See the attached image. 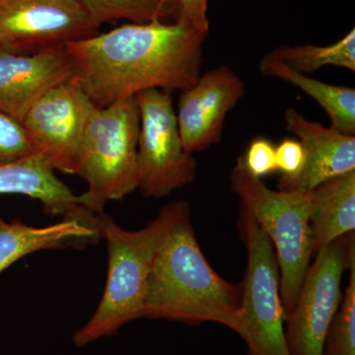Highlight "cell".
Wrapping results in <instances>:
<instances>
[{
  "mask_svg": "<svg viewBox=\"0 0 355 355\" xmlns=\"http://www.w3.org/2000/svg\"><path fill=\"white\" fill-rule=\"evenodd\" d=\"M35 153L20 121L0 113V164L12 162Z\"/></svg>",
  "mask_w": 355,
  "mask_h": 355,
  "instance_id": "obj_21",
  "label": "cell"
},
{
  "mask_svg": "<svg viewBox=\"0 0 355 355\" xmlns=\"http://www.w3.org/2000/svg\"><path fill=\"white\" fill-rule=\"evenodd\" d=\"M244 94V81L228 65L200 74L182 91L176 116L184 149L193 154L218 144L226 116Z\"/></svg>",
  "mask_w": 355,
  "mask_h": 355,
  "instance_id": "obj_11",
  "label": "cell"
},
{
  "mask_svg": "<svg viewBox=\"0 0 355 355\" xmlns=\"http://www.w3.org/2000/svg\"><path fill=\"white\" fill-rule=\"evenodd\" d=\"M243 161L250 174L260 179L277 171L275 147L270 140L263 137H258L250 144Z\"/></svg>",
  "mask_w": 355,
  "mask_h": 355,
  "instance_id": "obj_22",
  "label": "cell"
},
{
  "mask_svg": "<svg viewBox=\"0 0 355 355\" xmlns=\"http://www.w3.org/2000/svg\"><path fill=\"white\" fill-rule=\"evenodd\" d=\"M286 125L304 149V164L297 174L279 178V190L308 193L318 186L355 171V135L307 120L297 110H286Z\"/></svg>",
  "mask_w": 355,
  "mask_h": 355,
  "instance_id": "obj_13",
  "label": "cell"
},
{
  "mask_svg": "<svg viewBox=\"0 0 355 355\" xmlns=\"http://www.w3.org/2000/svg\"><path fill=\"white\" fill-rule=\"evenodd\" d=\"M263 58L291 67L300 73L311 74L328 65L355 71V30L329 46H282Z\"/></svg>",
  "mask_w": 355,
  "mask_h": 355,
  "instance_id": "obj_18",
  "label": "cell"
},
{
  "mask_svg": "<svg viewBox=\"0 0 355 355\" xmlns=\"http://www.w3.org/2000/svg\"><path fill=\"white\" fill-rule=\"evenodd\" d=\"M165 207L146 227L130 231L112 217H102L101 235L108 248L104 293L90 320L73 335L77 347L116 335L121 327L142 318L154 254L164 231Z\"/></svg>",
  "mask_w": 355,
  "mask_h": 355,
  "instance_id": "obj_3",
  "label": "cell"
},
{
  "mask_svg": "<svg viewBox=\"0 0 355 355\" xmlns=\"http://www.w3.org/2000/svg\"><path fill=\"white\" fill-rule=\"evenodd\" d=\"M139 109L135 97L96 106L79 153L76 175L87 184L81 205L104 214L110 200H121L139 189L137 140Z\"/></svg>",
  "mask_w": 355,
  "mask_h": 355,
  "instance_id": "obj_4",
  "label": "cell"
},
{
  "mask_svg": "<svg viewBox=\"0 0 355 355\" xmlns=\"http://www.w3.org/2000/svg\"><path fill=\"white\" fill-rule=\"evenodd\" d=\"M305 153L302 144L298 140L286 139L275 147L277 170L282 176L292 177L297 174L304 164Z\"/></svg>",
  "mask_w": 355,
  "mask_h": 355,
  "instance_id": "obj_23",
  "label": "cell"
},
{
  "mask_svg": "<svg viewBox=\"0 0 355 355\" xmlns=\"http://www.w3.org/2000/svg\"><path fill=\"white\" fill-rule=\"evenodd\" d=\"M95 108L76 78L49 91L21 123L35 153L53 169L76 175L84 132Z\"/></svg>",
  "mask_w": 355,
  "mask_h": 355,
  "instance_id": "obj_10",
  "label": "cell"
},
{
  "mask_svg": "<svg viewBox=\"0 0 355 355\" xmlns=\"http://www.w3.org/2000/svg\"><path fill=\"white\" fill-rule=\"evenodd\" d=\"M135 98L139 189L144 197L163 198L195 181L197 161L184 149L169 91L150 89Z\"/></svg>",
  "mask_w": 355,
  "mask_h": 355,
  "instance_id": "obj_7",
  "label": "cell"
},
{
  "mask_svg": "<svg viewBox=\"0 0 355 355\" xmlns=\"http://www.w3.org/2000/svg\"><path fill=\"white\" fill-rule=\"evenodd\" d=\"M76 76L65 46L29 55L0 51V113L22 123L35 103Z\"/></svg>",
  "mask_w": 355,
  "mask_h": 355,
  "instance_id": "obj_12",
  "label": "cell"
},
{
  "mask_svg": "<svg viewBox=\"0 0 355 355\" xmlns=\"http://www.w3.org/2000/svg\"><path fill=\"white\" fill-rule=\"evenodd\" d=\"M209 32L187 23L125 24L65 46L79 85L96 106L150 89L184 91L197 83Z\"/></svg>",
  "mask_w": 355,
  "mask_h": 355,
  "instance_id": "obj_1",
  "label": "cell"
},
{
  "mask_svg": "<svg viewBox=\"0 0 355 355\" xmlns=\"http://www.w3.org/2000/svg\"><path fill=\"white\" fill-rule=\"evenodd\" d=\"M167 221L154 254L142 318L190 324L212 322L239 335L242 284H231L203 254L186 200L168 203Z\"/></svg>",
  "mask_w": 355,
  "mask_h": 355,
  "instance_id": "obj_2",
  "label": "cell"
},
{
  "mask_svg": "<svg viewBox=\"0 0 355 355\" xmlns=\"http://www.w3.org/2000/svg\"><path fill=\"white\" fill-rule=\"evenodd\" d=\"M231 189L275 248L280 294L286 313L292 310L313 256L310 198L301 191H273L246 169L239 156L231 171Z\"/></svg>",
  "mask_w": 355,
  "mask_h": 355,
  "instance_id": "obj_5",
  "label": "cell"
},
{
  "mask_svg": "<svg viewBox=\"0 0 355 355\" xmlns=\"http://www.w3.org/2000/svg\"><path fill=\"white\" fill-rule=\"evenodd\" d=\"M78 0H0V51L29 55L95 36Z\"/></svg>",
  "mask_w": 355,
  "mask_h": 355,
  "instance_id": "obj_9",
  "label": "cell"
},
{
  "mask_svg": "<svg viewBox=\"0 0 355 355\" xmlns=\"http://www.w3.org/2000/svg\"><path fill=\"white\" fill-rule=\"evenodd\" d=\"M39 153L0 164V195L14 193L39 200L44 214L73 219L101 229L102 216L81 205L80 198L60 181Z\"/></svg>",
  "mask_w": 355,
  "mask_h": 355,
  "instance_id": "obj_14",
  "label": "cell"
},
{
  "mask_svg": "<svg viewBox=\"0 0 355 355\" xmlns=\"http://www.w3.org/2000/svg\"><path fill=\"white\" fill-rule=\"evenodd\" d=\"M240 237L247 250L241 330L247 355H291L286 338V309L280 294L275 248L254 217L241 207Z\"/></svg>",
  "mask_w": 355,
  "mask_h": 355,
  "instance_id": "obj_6",
  "label": "cell"
},
{
  "mask_svg": "<svg viewBox=\"0 0 355 355\" xmlns=\"http://www.w3.org/2000/svg\"><path fill=\"white\" fill-rule=\"evenodd\" d=\"M101 230L73 219L35 227L20 220L0 216V273L28 254L44 250L83 248L101 239Z\"/></svg>",
  "mask_w": 355,
  "mask_h": 355,
  "instance_id": "obj_15",
  "label": "cell"
},
{
  "mask_svg": "<svg viewBox=\"0 0 355 355\" xmlns=\"http://www.w3.org/2000/svg\"><path fill=\"white\" fill-rule=\"evenodd\" d=\"M313 256L354 232L355 171L329 180L309 191Z\"/></svg>",
  "mask_w": 355,
  "mask_h": 355,
  "instance_id": "obj_16",
  "label": "cell"
},
{
  "mask_svg": "<svg viewBox=\"0 0 355 355\" xmlns=\"http://www.w3.org/2000/svg\"><path fill=\"white\" fill-rule=\"evenodd\" d=\"M354 251V232L315 254L295 304L286 313V338L291 355H324L327 333L342 302L343 273Z\"/></svg>",
  "mask_w": 355,
  "mask_h": 355,
  "instance_id": "obj_8",
  "label": "cell"
},
{
  "mask_svg": "<svg viewBox=\"0 0 355 355\" xmlns=\"http://www.w3.org/2000/svg\"><path fill=\"white\" fill-rule=\"evenodd\" d=\"M207 6L209 0H177L176 21L209 32Z\"/></svg>",
  "mask_w": 355,
  "mask_h": 355,
  "instance_id": "obj_24",
  "label": "cell"
},
{
  "mask_svg": "<svg viewBox=\"0 0 355 355\" xmlns=\"http://www.w3.org/2000/svg\"><path fill=\"white\" fill-rule=\"evenodd\" d=\"M347 270L349 282L327 333L324 355H355V251Z\"/></svg>",
  "mask_w": 355,
  "mask_h": 355,
  "instance_id": "obj_20",
  "label": "cell"
},
{
  "mask_svg": "<svg viewBox=\"0 0 355 355\" xmlns=\"http://www.w3.org/2000/svg\"><path fill=\"white\" fill-rule=\"evenodd\" d=\"M97 27L125 19L135 24L163 21L177 14V0H78Z\"/></svg>",
  "mask_w": 355,
  "mask_h": 355,
  "instance_id": "obj_19",
  "label": "cell"
},
{
  "mask_svg": "<svg viewBox=\"0 0 355 355\" xmlns=\"http://www.w3.org/2000/svg\"><path fill=\"white\" fill-rule=\"evenodd\" d=\"M259 67L263 76L277 77L304 91L328 114L331 128L345 135H355L354 88L322 83L265 58H261Z\"/></svg>",
  "mask_w": 355,
  "mask_h": 355,
  "instance_id": "obj_17",
  "label": "cell"
}]
</instances>
